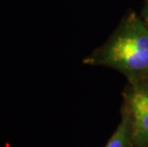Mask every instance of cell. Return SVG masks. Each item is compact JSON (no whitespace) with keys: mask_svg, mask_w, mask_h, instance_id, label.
<instances>
[{"mask_svg":"<svg viewBox=\"0 0 148 147\" xmlns=\"http://www.w3.org/2000/svg\"><path fill=\"white\" fill-rule=\"evenodd\" d=\"M84 63L111 68L127 79L148 77V26L137 12H130L101 46Z\"/></svg>","mask_w":148,"mask_h":147,"instance_id":"obj_1","label":"cell"},{"mask_svg":"<svg viewBox=\"0 0 148 147\" xmlns=\"http://www.w3.org/2000/svg\"><path fill=\"white\" fill-rule=\"evenodd\" d=\"M123 110L131 123L134 147H148V77L128 79Z\"/></svg>","mask_w":148,"mask_h":147,"instance_id":"obj_2","label":"cell"},{"mask_svg":"<svg viewBox=\"0 0 148 147\" xmlns=\"http://www.w3.org/2000/svg\"><path fill=\"white\" fill-rule=\"evenodd\" d=\"M105 147H133L130 118L125 110L122 112L121 123L110 137Z\"/></svg>","mask_w":148,"mask_h":147,"instance_id":"obj_3","label":"cell"},{"mask_svg":"<svg viewBox=\"0 0 148 147\" xmlns=\"http://www.w3.org/2000/svg\"><path fill=\"white\" fill-rule=\"evenodd\" d=\"M140 16L148 26V0H144L143 7V10H141Z\"/></svg>","mask_w":148,"mask_h":147,"instance_id":"obj_4","label":"cell"}]
</instances>
